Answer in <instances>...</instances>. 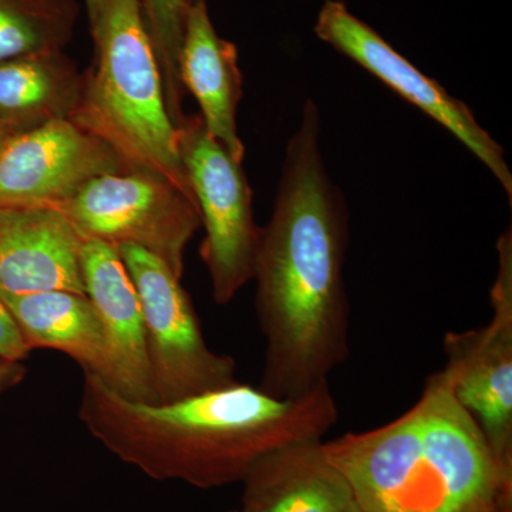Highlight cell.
<instances>
[{
  "mask_svg": "<svg viewBox=\"0 0 512 512\" xmlns=\"http://www.w3.org/2000/svg\"><path fill=\"white\" fill-rule=\"evenodd\" d=\"M180 80L197 100L208 133L242 163L245 146L238 136L237 110L242 99V73L234 43L222 39L212 25L207 0H192L181 46Z\"/></svg>",
  "mask_w": 512,
  "mask_h": 512,
  "instance_id": "obj_14",
  "label": "cell"
},
{
  "mask_svg": "<svg viewBox=\"0 0 512 512\" xmlns=\"http://www.w3.org/2000/svg\"><path fill=\"white\" fill-rule=\"evenodd\" d=\"M32 352L18 322L0 299V360L22 362Z\"/></svg>",
  "mask_w": 512,
  "mask_h": 512,
  "instance_id": "obj_19",
  "label": "cell"
},
{
  "mask_svg": "<svg viewBox=\"0 0 512 512\" xmlns=\"http://www.w3.org/2000/svg\"><path fill=\"white\" fill-rule=\"evenodd\" d=\"M191 2L192 0H138L160 64L168 111L177 127L185 119V92L180 80L178 62Z\"/></svg>",
  "mask_w": 512,
  "mask_h": 512,
  "instance_id": "obj_18",
  "label": "cell"
},
{
  "mask_svg": "<svg viewBox=\"0 0 512 512\" xmlns=\"http://www.w3.org/2000/svg\"><path fill=\"white\" fill-rule=\"evenodd\" d=\"M346 512H363V511L360 510L359 505H357L356 501H355V503L352 504V507H350L349 510Z\"/></svg>",
  "mask_w": 512,
  "mask_h": 512,
  "instance_id": "obj_24",
  "label": "cell"
},
{
  "mask_svg": "<svg viewBox=\"0 0 512 512\" xmlns=\"http://www.w3.org/2000/svg\"><path fill=\"white\" fill-rule=\"evenodd\" d=\"M493 318L480 329L447 332L448 383L476 421L500 466L512 476V229L497 242Z\"/></svg>",
  "mask_w": 512,
  "mask_h": 512,
  "instance_id": "obj_8",
  "label": "cell"
},
{
  "mask_svg": "<svg viewBox=\"0 0 512 512\" xmlns=\"http://www.w3.org/2000/svg\"><path fill=\"white\" fill-rule=\"evenodd\" d=\"M56 210L83 239L114 248L136 245L183 278L185 251L201 227L200 211L170 181L146 171L124 170L93 178Z\"/></svg>",
  "mask_w": 512,
  "mask_h": 512,
  "instance_id": "obj_6",
  "label": "cell"
},
{
  "mask_svg": "<svg viewBox=\"0 0 512 512\" xmlns=\"http://www.w3.org/2000/svg\"><path fill=\"white\" fill-rule=\"evenodd\" d=\"M30 349H55L79 363L83 373L117 390V372L106 333L86 295L67 291L10 293L0 289Z\"/></svg>",
  "mask_w": 512,
  "mask_h": 512,
  "instance_id": "obj_15",
  "label": "cell"
},
{
  "mask_svg": "<svg viewBox=\"0 0 512 512\" xmlns=\"http://www.w3.org/2000/svg\"><path fill=\"white\" fill-rule=\"evenodd\" d=\"M116 249L143 309L148 372L157 404L180 402L237 383L235 360L208 348L181 279L136 245Z\"/></svg>",
  "mask_w": 512,
  "mask_h": 512,
  "instance_id": "obj_5",
  "label": "cell"
},
{
  "mask_svg": "<svg viewBox=\"0 0 512 512\" xmlns=\"http://www.w3.org/2000/svg\"><path fill=\"white\" fill-rule=\"evenodd\" d=\"M128 170L73 120L47 121L0 146V207H57L100 175Z\"/></svg>",
  "mask_w": 512,
  "mask_h": 512,
  "instance_id": "obj_10",
  "label": "cell"
},
{
  "mask_svg": "<svg viewBox=\"0 0 512 512\" xmlns=\"http://www.w3.org/2000/svg\"><path fill=\"white\" fill-rule=\"evenodd\" d=\"M26 369L20 362L0 360V394L16 386L25 377Z\"/></svg>",
  "mask_w": 512,
  "mask_h": 512,
  "instance_id": "obj_20",
  "label": "cell"
},
{
  "mask_svg": "<svg viewBox=\"0 0 512 512\" xmlns=\"http://www.w3.org/2000/svg\"><path fill=\"white\" fill-rule=\"evenodd\" d=\"M180 154L205 229L200 254L212 296L227 305L252 281L259 228L242 163L208 133L200 114L178 126Z\"/></svg>",
  "mask_w": 512,
  "mask_h": 512,
  "instance_id": "obj_7",
  "label": "cell"
},
{
  "mask_svg": "<svg viewBox=\"0 0 512 512\" xmlns=\"http://www.w3.org/2000/svg\"><path fill=\"white\" fill-rule=\"evenodd\" d=\"M491 512H512V498L504 500L503 503L498 504Z\"/></svg>",
  "mask_w": 512,
  "mask_h": 512,
  "instance_id": "obj_21",
  "label": "cell"
},
{
  "mask_svg": "<svg viewBox=\"0 0 512 512\" xmlns=\"http://www.w3.org/2000/svg\"><path fill=\"white\" fill-rule=\"evenodd\" d=\"M79 416L107 450L154 480L198 488L244 480L266 454L323 440L339 419L328 386L293 399L234 383L173 403L127 399L100 377L83 373Z\"/></svg>",
  "mask_w": 512,
  "mask_h": 512,
  "instance_id": "obj_2",
  "label": "cell"
},
{
  "mask_svg": "<svg viewBox=\"0 0 512 512\" xmlns=\"http://www.w3.org/2000/svg\"><path fill=\"white\" fill-rule=\"evenodd\" d=\"M242 481L238 512H346L355 503L323 440L298 441L266 454Z\"/></svg>",
  "mask_w": 512,
  "mask_h": 512,
  "instance_id": "obj_13",
  "label": "cell"
},
{
  "mask_svg": "<svg viewBox=\"0 0 512 512\" xmlns=\"http://www.w3.org/2000/svg\"><path fill=\"white\" fill-rule=\"evenodd\" d=\"M89 20L94 59L70 120L104 141L128 170L163 177L197 204L140 3L97 0Z\"/></svg>",
  "mask_w": 512,
  "mask_h": 512,
  "instance_id": "obj_4",
  "label": "cell"
},
{
  "mask_svg": "<svg viewBox=\"0 0 512 512\" xmlns=\"http://www.w3.org/2000/svg\"><path fill=\"white\" fill-rule=\"evenodd\" d=\"M84 239L53 207H0V289L86 295Z\"/></svg>",
  "mask_w": 512,
  "mask_h": 512,
  "instance_id": "obj_11",
  "label": "cell"
},
{
  "mask_svg": "<svg viewBox=\"0 0 512 512\" xmlns=\"http://www.w3.org/2000/svg\"><path fill=\"white\" fill-rule=\"evenodd\" d=\"M77 15L76 0H0V62L63 50Z\"/></svg>",
  "mask_w": 512,
  "mask_h": 512,
  "instance_id": "obj_17",
  "label": "cell"
},
{
  "mask_svg": "<svg viewBox=\"0 0 512 512\" xmlns=\"http://www.w3.org/2000/svg\"><path fill=\"white\" fill-rule=\"evenodd\" d=\"M80 265L86 296L109 342L117 392L136 402L157 404L148 372L143 309L119 252L99 239H84Z\"/></svg>",
  "mask_w": 512,
  "mask_h": 512,
  "instance_id": "obj_12",
  "label": "cell"
},
{
  "mask_svg": "<svg viewBox=\"0 0 512 512\" xmlns=\"http://www.w3.org/2000/svg\"><path fill=\"white\" fill-rule=\"evenodd\" d=\"M323 447L363 512H491L512 498L511 474L443 370L396 420Z\"/></svg>",
  "mask_w": 512,
  "mask_h": 512,
  "instance_id": "obj_3",
  "label": "cell"
},
{
  "mask_svg": "<svg viewBox=\"0 0 512 512\" xmlns=\"http://www.w3.org/2000/svg\"><path fill=\"white\" fill-rule=\"evenodd\" d=\"M83 92V74L63 50L0 62V123L15 133L47 121L72 119Z\"/></svg>",
  "mask_w": 512,
  "mask_h": 512,
  "instance_id": "obj_16",
  "label": "cell"
},
{
  "mask_svg": "<svg viewBox=\"0 0 512 512\" xmlns=\"http://www.w3.org/2000/svg\"><path fill=\"white\" fill-rule=\"evenodd\" d=\"M319 136L318 106L306 100L256 248L255 312L266 346L259 389L279 399L328 386L350 352L348 204L330 178Z\"/></svg>",
  "mask_w": 512,
  "mask_h": 512,
  "instance_id": "obj_1",
  "label": "cell"
},
{
  "mask_svg": "<svg viewBox=\"0 0 512 512\" xmlns=\"http://www.w3.org/2000/svg\"><path fill=\"white\" fill-rule=\"evenodd\" d=\"M313 30L322 42L349 57L394 93L447 128L491 171L512 202V174L504 148L480 126L463 101L421 73L340 0L323 3Z\"/></svg>",
  "mask_w": 512,
  "mask_h": 512,
  "instance_id": "obj_9",
  "label": "cell"
},
{
  "mask_svg": "<svg viewBox=\"0 0 512 512\" xmlns=\"http://www.w3.org/2000/svg\"><path fill=\"white\" fill-rule=\"evenodd\" d=\"M12 134H15V131H13L12 128L0 123V146H2L3 141L12 136Z\"/></svg>",
  "mask_w": 512,
  "mask_h": 512,
  "instance_id": "obj_22",
  "label": "cell"
},
{
  "mask_svg": "<svg viewBox=\"0 0 512 512\" xmlns=\"http://www.w3.org/2000/svg\"><path fill=\"white\" fill-rule=\"evenodd\" d=\"M84 3H86L87 15H90L94 8H96L97 0H84Z\"/></svg>",
  "mask_w": 512,
  "mask_h": 512,
  "instance_id": "obj_23",
  "label": "cell"
}]
</instances>
